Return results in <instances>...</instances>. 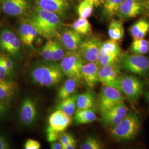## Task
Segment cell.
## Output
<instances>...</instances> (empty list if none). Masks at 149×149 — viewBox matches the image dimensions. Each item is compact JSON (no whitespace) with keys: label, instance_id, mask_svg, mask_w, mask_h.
I'll return each instance as SVG.
<instances>
[{"label":"cell","instance_id":"3","mask_svg":"<svg viewBox=\"0 0 149 149\" xmlns=\"http://www.w3.org/2000/svg\"><path fill=\"white\" fill-rule=\"evenodd\" d=\"M112 138L117 141H128L136 138L141 129V122L137 114L128 112L122 120L110 128Z\"/></svg>","mask_w":149,"mask_h":149},{"label":"cell","instance_id":"20","mask_svg":"<svg viewBox=\"0 0 149 149\" xmlns=\"http://www.w3.org/2000/svg\"><path fill=\"white\" fill-rule=\"evenodd\" d=\"M17 90L15 82L8 80H0V102L10 100L15 95Z\"/></svg>","mask_w":149,"mask_h":149},{"label":"cell","instance_id":"32","mask_svg":"<svg viewBox=\"0 0 149 149\" xmlns=\"http://www.w3.org/2000/svg\"><path fill=\"white\" fill-rule=\"evenodd\" d=\"M52 40H49L44 44L42 49L43 59L47 61H53V52Z\"/></svg>","mask_w":149,"mask_h":149},{"label":"cell","instance_id":"24","mask_svg":"<svg viewBox=\"0 0 149 149\" xmlns=\"http://www.w3.org/2000/svg\"><path fill=\"white\" fill-rule=\"evenodd\" d=\"M124 28L121 20L113 19L108 29V36L111 39L117 42L122 39L124 36Z\"/></svg>","mask_w":149,"mask_h":149},{"label":"cell","instance_id":"44","mask_svg":"<svg viewBox=\"0 0 149 149\" xmlns=\"http://www.w3.org/2000/svg\"><path fill=\"white\" fill-rule=\"evenodd\" d=\"M143 3H144L145 12L149 17V0H144Z\"/></svg>","mask_w":149,"mask_h":149},{"label":"cell","instance_id":"33","mask_svg":"<svg viewBox=\"0 0 149 149\" xmlns=\"http://www.w3.org/2000/svg\"><path fill=\"white\" fill-rule=\"evenodd\" d=\"M31 24L29 23H23L19 27V33L20 38L22 42L24 44L26 45L27 39L29 36V33L31 28Z\"/></svg>","mask_w":149,"mask_h":149},{"label":"cell","instance_id":"31","mask_svg":"<svg viewBox=\"0 0 149 149\" xmlns=\"http://www.w3.org/2000/svg\"><path fill=\"white\" fill-rule=\"evenodd\" d=\"M52 52H53V61H58L61 60L65 56L64 49L61 44L55 41H52Z\"/></svg>","mask_w":149,"mask_h":149},{"label":"cell","instance_id":"35","mask_svg":"<svg viewBox=\"0 0 149 149\" xmlns=\"http://www.w3.org/2000/svg\"><path fill=\"white\" fill-rule=\"evenodd\" d=\"M74 139V137L70 134L68 133H62L60 134L58 140L63 145V147L64 148L65 145H66Z\"/></svg>","mask_w":149,"mask_h":149},{"label":"cell","instance_id":"26","mask_svg":"<svg viewBox=\"0 0 149 149\" xmlns=\"http://www.w3.org/2000/svg\"><path fill=\"white\" fill-rule=\"evenodd\" d=\"M124 0H104L103 3V14L107 18L116 16L120 6Z\"/></svg>","mask_w":149,"mask_h":149},{"label":"cell","instance_id":"18","mask_svg":"<svg viewBox=\"0 0 149 149\" xmlns=\"http://www.w3.org/2000/svg\"><path fill=\"white\" fill-rule=\"evenodd\" d=\"M82 41L81 35L74 30H68L61 36L63 44L69 51L76 52Z\"/></svg>","mask_w":149,"mask_h":149},{"label":"cell","instance_id":"4","mask_svg":"<svg viewBox=\"0 0 149 149\" xmlns=\"http://www.w3.org/2000/svg\"><path fill=\"white\" fill-rule=\"evenodd\" d=\"M131 103H136L144 92V84L135 76L120 74L113 86Z\"/></svg>","mask_w":149,"mask_h":149},{"label":"cell","instance_id":"15","mask_svg":"<svg viewBox=\"0 0 149 149\" xmlns=\"http://www.w3.org/2000/svg\"><path fill=\"white\" fill-rule=\"evenodd\" d=\"M100 67L96 62H91L84 64L82 69V80L86 86L93 88L100 82Z\"/></svg>","mask_w":149,"mask_h":149},{"label":"cell","instance_id":"41","mask_svg":"<svg viewBox=\"0 0 149 149\" xmlns=\"http://www.w3.org/2000/svg\"><path fill=\"white\" fill-rule=\"evenodd\" d=\"M76 148V141L74 139L63 148V149H74Z\"/></svg>","mask_w":149,"mask_h":149},{"label":"cell","instance_id":"46","mask_svg":"<svg viewBox=\"0 0 149 149\" xmlns=\"http://www.w3.org/2000/svg\"><path fill=\"white\" fill-rule=\"evenodd\" d=\"M145 97H146V99L147 101L149 103V91H148V92H146L145 93Z\"/></svg>","mask_w":149,"mask_h":149},{"label":"cell","instance_id":"39","mask_svg":"<svg viewBox=\"0 0 149 149\" xmlns=\"http://www.w3.org/2000/svg\"><path fill=\"white\" fill-rule=\"evenodd\" d=\"M1 59L2 60V62L6 68L8 70L11 72H13V63L11 60V59L6 58V57H3V56H1Z\"/></svg>","mask_w":149,"mask_h":149},{"label":"cell","instance_id":"38","mask_svg":"<svg viewBox=\"0 0 149 149\" xmlns=\"http://www.w3.org/2000/svg\"><path fill=\"white\" fill-rule=\"evenodd\" d=\"M37 34V31L34 28V27H33L31 25V28H30V31H29V36H28V39H27L26 45H27V46H32V44L33 43L34 40H35Z\"/></svg>","mask_w":149,"mask_h":149},{"label":"cell","instance_id":"1","mask_svg":"<svg viewBox=\"0 0 149 149\" xmlns=\"http://www.w3.org/2000/svg\"><path fill=\"white\" fill-rule=\"evenodd\" d=\"M29 23L34 27L38 34L50 39L57 34L61 20L57 14L38 7Z\"/></svg>","mask_w":149,"mask_h":149},{"label":"cell","instance_id":"6","mask_svg":"<svg viewBox=\"0 0 149 149\" xmlns=\"http://www.w3.org/2000/svg\"><path fill=\"white\" fill-rule=\"evenodd\" d=\"M60 67L64 75L80 83L82 80V69L84 61L77 52L69 51L61 60Z\"/></svg>","mask_w":149,"mask_h":149},{"label":"cell","instance_id":"34","mask_svg":"<svg viewBox=\"0 0 149 149\" xmlns=\"http://www.w3.org/2000/svg\"><path fill=\"white\" fill-rule=\"evenodd\" d=\"M40 148V144L37 140L32 139H27L24 145L25 149H39Z\"/></svg>","mask_w":149,"mask_h":149},{"label":"cell","instance_id":"7","mask_svg":"<svg viewBox=\"0 0 149 149\" xmlns=\"http://www.w3.org/2000/svg\"><path fill=\"white\" fill-rule=\"evenodd\" d=\"M125 97L116 88L104 86L102 88L97 101V108L102 116L118 104L124 102Z\"/></svg>","mask_w":149,"mask_h":149},{"label":"cell","instance_id":"22","mask_svg":"<svg viewBox=\"0 0 149 149\" xmlns=\"http://www.w3.org/2000/svg\"><path fill=\"white\" fill-rule=\"evenodd\" d=\"M97 119V116L92 109H86L76 111L74 113V122L76 125H82L93 122Z\"/></svg>","mask_w":149,"mask_h":149},{"label":"cell","instance_id":"2","mask_svg":"<svg viewBox=\"0 0 149 149\" xmlns=\"http://www.w3.org/2000/svg\"><path fill=\"white\" fill-rule=\"evenodd\" d=\"M64 74L60 64L55 61H48L35 66L31 71L32 81L43 87H53L58 85Z\"/></svg>","mask_w":149,"mask_h":149},{"label":"cell","instance_id":"13","mask_svg":"<svg viewBox=\"0 0 149 149\" xmlns=\"http://www.w3.org/2000/svg\"><path fill=\"white\" fill-rule=\"evenodd\" d=\"M71 122V117L60 110L56 109L49 118L47 128L58 133H62L69 126Z\"/></svg>","mask_w":149,"mask_h":149},{"label":"cell","instance_id":"5","mask_svg":"<svg viewBox=\"0 0 149 149\" xmlns=\"http://www.w3.org/2000/svg\"><path fill=\"white\" fill-rule=\"evenodd\" d=\"M119 62L123 69L143 77L149 76V58L143 55L122 52Z\"/></svg>","mask_w":149,"mask_h":149},{"label":"cell","instance_id":"9","mask_svg":"<svg viewBox=\"0 0 149 149\" xmlns=\"http://www.w3.org/2000/svg\"><path fill=\"white\" fill-rule=\"evenodd\" d=\"M145 12L144 3L141 0H124L116 16L121 20L134 18Z\"/></svg>","mask_w":149,"mask_h":149},{"label":"cell","instance_id":"42","mask_svg":"<svg viewBox=\"0 0 149 149\" xmlns=\"http://www.w3.org/2000/svg\"><path fill=\"white\" fill-rule=\"evenodd\" d=\"M50 148L52 149H63V145L60 141H54L51 143Z\"/></svg>","mask_w":149,"mask_h":149},{"label":"cell","instance_id":"23","mask_svg":"<svg viewBox=\"0 0 149 149\" xmlns=\"http://www.w3.org/2000/svg\"><path fill=\"white\" fill-rule=\"evenodd\" d=\"M78 93H74L69 97L60 101V103L56 106V109L60 110L67 115L72 117L76 111L77 99Z\"/></svg>","mask_w":149,"mask_h":149},{"label":"cell","instance_id":"17","mask_svg":"<svg viewBox=\"0 0 149 149\" xmlns=\"http://www.w3.org/2000/svg\"><path fill=\"white\" fill-rule=\"evenodd\" d=\"M2 7L7 15L19 16L27 10L28 2L27 0H4Z\"/></svg>","mask_w":149,"mask_h":149},{"label":"cell","instance_id":"29","mask_svg":"<svg viewBox=\"0 0 149 149\" xmlns=\"http://www.w3.org/2000/svg\"><path fill=\"white\" fill-rule=\"evenodd\" d=\"M93 5L88 0H83L77 7V13L80 18H89L93 11Z\"/></svg>","mask_w":149,"mask_h":149},{"label":"cell","instance_id":"43","mask_svg":"<svg viewBox=\"0 0 149 149\" xmlns=\"http://www.w3.org/2000/svg\"><path fill=\"white\" fill-rule=\"evenodd\" d=\"M91 2L94 6L98 7L103 4L104 0H88Z\"/></svg>","mask_w":149,"mask_h":149},{"label":"cell","instance_id":"28","mask_svg":"<svg viewBox=\"0 0 149 149\" xmlns=\"http://www.w3.org/2000/svg\"><path fill=\"white\" fill-rule=\"evenodd\" d=\"M130 50L134 54L143 55L148 53L149 51V42L144 38L134 39Z\"/></svg>","mask_w":149,"mask_h":149},{"label":"cell","instance_id":"21","mask_svg":"<svg viewBox=\"0 0 149 149\" xmlns=\"http://www.w3.org/2000/svg\"><path fill=\"white\" fill-rule=\"evenodd\" d=\"M149 31V21L146 18L139 19L129 29V33L134 39L144 38Z\"/></svg>","mask_w":149,"mask_h":149},{"label":"cell","instance_id":"8","mask_svg":"<svg viewBox=\"0 0 149 149\" xmlns=\"http://www.w3.org/2000/svg\"><path fill=\"white\" fill-rule=\"evenodd\" d=\"M102 44L100 38L95 36L82 41L78 50L83 61L86 63L97 62Z\"/></svg>","mask_w":149,"mask_h":149},{"label":"cell","instance_id":"25","mask_svg":"<svg viewBox=\"0 0 149 149\" xmlns=\"http://www.w3.org/2000/svg\"><path fill=\"white\" fill-rule=\"evenodd\" d=\"M78 84L74 79L68 78L59 90L58 93V100L61 101L71 96L76 90Z\"/></svg>","mask_w":149,"mask_h":149},{"label":"cell","instance_id":"48","mask_svg":"<svg viewBox=\"0 0 149 149\" xmlns=\"http://www.w3.org/2000/svg\"><path fill=\"white\" fill-rule=\"evenodd\" d=\"M141 1H144V0H141Z\"/></svg>","mask_w":149,"mask_h":149},{"label":"cell","instance_id":"27","mask_svg":"<svg viewBox=\"0 0 149 149\" xmlns=\"http://www.w3.org/2000/svg\"><path fill=\"white\" fill-rule=\"evenodd\" d=\"M73 30L81 36L89 35L92 32L90 23L86 18H79L72 24Z\"/></svg>","mask_w":149,"mask_h":149},{"label":"cell","instance_id":"36","mask_svg":"<svg viewBox=\"0 0 149 149\" xmlns=\"http://www.w3.org/2000/svg\"><path fill=\"white\" fill-rule=\"evenodd\" d=\"M11 71L7 69L2 63L0 56V80H7L11 75Z\"/></svg>","mask_w":149,"mask_h":149},{"label":"cell","instance_id":"37","mask_svg":"<svg viewBox=\"0 0 149 149\" xmlns=\"http://www.w3.org/2000/svg\"><path fill=\"white\" fill-rule=\"evenodd\" d=\"M46 132H47V138L48 142L53 143L55 141H57L59 139L60 134L54 132L53 130H50L48 128H47Z\"/></svg>","mask_w":149,"mask_h":149},{"label":"cell","instance_id":"40","mask_svg":"<svg viewBox=\"0 0 149 149\" xmlns=\"http://www.w3.org/2000/svg\"><path fill=\"white\" fill-rule=\"evenodd\" d=\"M11 148L10 145L5 137L0 135V149H9Z\"/></svg>","mask_w":149,"mask_h":149},{"label":"cell","instance_id":"45","mask_svg":"<svg viewBox=\"0 0 149 149\" xmlns=\"http://www.w3.org/2000/svg\"><path fill=\"white\" fill-rule=\"evenodd\" d=\"M6 109V106H0V114L3 113L5 112Z\"/></svg>","mask_w":149,"mask_h":149},{"label":"cell","instance_id":"10","mask_svg":"<svg viewBox=\"0 0 149 149\" xmlns=\"http://www.w3.org/2000/svg\"><path fill=\"white\" fill-rule=\"evenodd\" d=\"M128 112V107L124 102L120 103L102 116V122L106 127L112 128L120 122Z\"/></svg>","mask_w":149,"mask_h":149},{"label":"cell","instance_id":"19","mask_svg":"<svg viewBox=\"0 0 149 149\" xmlns=\"http://www.w3.org/2000/svg\"><path fill=\"white\" fill-rule=\"evenodd\" d=\"M96 95L92 91H87L79 95L77 99L76 111L92 109L96 104Z\"/></svg>","mask_w":149,"mask_h":149},{"label":"cell","instance_id":"30","mask_svg":"<svg viewBox=\"0 0 149 149\" xmlns=\"http://www.w3.org/2000/svg\"><path fill=\"white\" fill-rule=\"evenodd\" d=\"M102 144L97 139L93 137H88L81 144V149H102Z\"/></svg>","mask_w":149,"mask_h":149},{"label":"cell","instance_id":"47","mask_svg":"<svg viewBox=\"0 0 149 149\" xmlns=\"http://www.w3.org/2000/svg\"><path fill=\"white\" fill-rule=\"evenodd\" d=\"M5 106V104H4V103H3L2 102H0V106Z\"/></svg>","mask_w":149,"mask_h":149},{"label":"cell","instance_id":"11","mask_svg":"<svg viewBox=\"0 0 149 149\" xmlns=\"http://www.w3.org/2000/svg\"><path fill=\"white\" fill-rule=\"evenodd\" d=\"M122 67L119 61L100 68V82L104 86L113 87L116 81L121 73Z\"/></svg>","mask_w":149,"mask_h":149},{"label":"cell","instance_id":"12","mask_svg":"<svg viewBox=\"0 0 149 149\" xmlns=\"http://www.w3.org/2000/svg\"><path fill=\"white\" fill-rule=\"evenodd\" d=\"M21 46V40L16 34L6 29L0 34V47L6 52L16 56L19 53Z\"/></svg>","mask_w":149,"mask_h":149},{"label":"cell","instance_id":"16","mask_svg":"<svg viewBox=\"0 0 149 149\" xmlns=\"http://www.w3.org/2000/svg\"><path fill=\"white\" fill-rule=\"evenodd\" d=\"M38 7L45 11L54 12L58 15H63L68 8L66 0H36Z\"/></svg>","mask_w":149,"mask_h":149},{"label":"cell","instance_id":"14","mask_svg":"<svg viewBox=\"0 0 149 149\" xmlns=\"http://www.w3.org/2000/svg\"><path fill=\"white\" fill-rule=\"evenodd\" d=\"M37 108L36 102L31 98L24 100L22 103L19 117L22 123L24 125H31L37 117Z\"/></svg>","mask_w":149,"mask_h":149}]
</instances>
